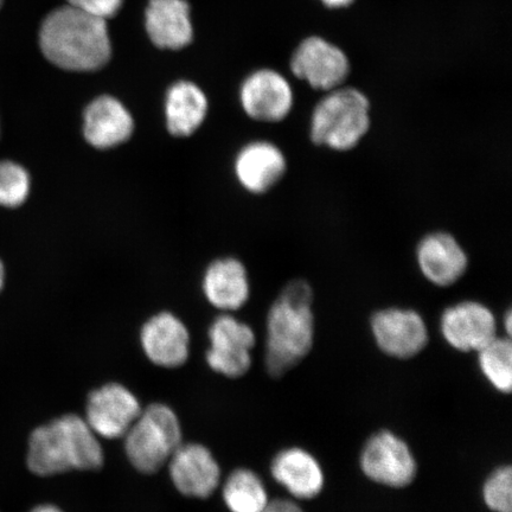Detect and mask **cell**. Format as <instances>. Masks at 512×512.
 <instances>
[{
  "instance_id": "obj_1",
  "label": "cell",
  "mask_w": 512,
  "mask_h": 512,
  "mask_svg": "<svg viewBox=\"0 0 512 512\" xmlns=\"http://www.w3.org/2000/svg\"><path fill=\"white\" fill-rule=\"evenodd\" d=\"M40 46L48 61L69 72H95L105 67L112 55L105 19L69 5L44 19Z\"/></svg>"
},
{
  "instance_id": "obj_2",
  "label": "cell",
  "mask_w": 512,
  "mask_h": 512,
  "mask_svg": "<svg viewBox=\"0 0 512 512\" xmlns=\"http://www.w3.org/2000/svg\"><path fill=\"white\" fill-rule=\"evenodd\" d=\"M313 290L307 281H290L267 315L265 363L268 374L281 377L309 355L315 341Z\"/></svg>"
},
{
  "instance_id": "obj_3",
  "label": "cell",
  "mask_w": 512,
  "mask_h": 512,
  "mask_svg": "<svg viewBox=\"0 0 512 512\" xmlns=\"http://www.w3.org/2000/svg\"><path fill=\"white\" fill-rule=\"evenodd\" d=\"M104 465V451L85 419L68 414L36 428L29 440L28 467L37 476H54Z\"/></svg>"
},
{
  "instance_id": "obj_4",
  "label": "cell",
  "mask_w": 512,
  "mask_h": 512,
  "mask_svg": "<svg viewBox=\"0 0 512 512\" xmlns=\"http://www.w3.org/2000/svg\"><path fill=\"white\" fill-rule=\"evenodd\" d=\"M371 128V105L356 88L339 87L326 93L311 114V142L335 152L355 150Z\"/></svg>"
},
{
  "instance_id": "obj_5",
  "label": "cell",
  "mask_w": 512,
  "mask_h": 512,
  "mask_svg": "<svg viewBox=\"0 0 512 512\" xmlns=\"http://www.w3.org/2000/svg\"><path fill=\"white\" fill-rule=\"evenodd\" d=\"M181 445L182 430L177 415L163 403H153L140 412L125 434L127 457L143 473L162 469Z\"/></svg>"
},
{
  "instance_id": "obj_6",
  "label": "cell",
  "mask_w": 512,
  "mask_h": 512,
  "mask_svg": "<svg viewBox=\"0 0 512 512\" xmlns=\"http://www.w3.org/2000/svg\"><path fill=\"white\" fill-rule=\"evenodd\" d=\"M361 467L370 480L394 489L406 488L416 476L411 447L389 431L374 434L364 445Z\"/></svg>"
},
{
  "instance_id": "obj_7",
  "label": "cell",
  "mask_w": 512,
  "mask_h": 512,
  "mask_svg": "<svg viewBox=\"0 0 512 512\" xmlns=\"http://www.w3.org/2000/svg\"><path fill=\"white\" fill-rule=\"evenodd\" d=\"M371 332L377 347L395 358L414 357L428 344V328L420 313L402 307H388L374 313Z\"/></svg>"
},
{
  "instance_id": "obj_8",
  "label": "cell",
  "mask_w": 512,
  "mask_h": 512,
  "mask_svg": "<svg viewBox=\"0 0 512 512\" xmlns=\"http://www.w3.org/2000/svg\"><path fill=\"white\" fill-rule=\"evenodd\" d=\"M294 76L316 91L328 93L342 87L350 73L344 51L320 37H309L300 44L291 61Z\"/></svg>"
},
{
  "instance_id": "obj_9",
  "label": "cell",
  "mask_w": 512,
  "mask_h": 512,
  "mask_svg": "<svg viewBox=\"0 0 512 512\" xmlns=\"http://www.w3.org/2000/svg\"><path fill=\"white\" fill-rule=\"evenodd\" d=\"M243 112L262 124H279L294 107L291 83L273 69H260L248 76L240 88Z\"/></svg>"
},
{
  "instance_id": "obj_10",
  "label": "cell",
  "mask_w": 512,
  "mask_h": 512,
  "mask_svg": "<svg viewBox=\"0 0 512 512\" xmlns=\"http://www.w3.org/2000/svg\"><path fill=\"white\" fill-rule=\"evenodd\" d=\"M209 338L207 361L211 369L232 379L247 373L255 344L251 326L233 316L222 315L211 324Z\"/></svg>"
},
{
  "instance_id": "obj_11",
  "label": "cell",
  "mask_w": 512,
  "mask_h": 512,
  "mask_svg": "<svg viewBox=\"0 0 512 512\" xmlns=\"http://www.w3.org/2000/svg\"><path fill=\"white\" fill-rule=\"evenodd\" d=\"M415 259L422 277L443 288L459 283L470 266L462 243L444 230L425 235L416 246Z\"/></svg>"
},
{
  "instance_id": "obj_12",
  "label": "cell",
  "mask_w": 512,
  "mask_h": 512,
  "mask_svg": "<svg viewBox=\"0 0 512 512\" xmlns=\"http://www.w3.org/2000/svg\"><path fill=\"white\" fill-rule=\"evenodd\" d=\"M495 313L476 300H464L443 312L440 331L448 345L462 352L479 351L496 338Z\"/></svg>"
},
{
  "instance_id": "obj_13",
  "label": "cell",
  "mask_w": 512,
  "mask_h": 512,
  "mask_svg": "<svg viewBox=\"0 0 512 512\" xmlns=\"http://www.w3.org/2000/svg\"><path fill=\"white\" fill-rule=\"evenodd\" d=\"M142 407L136 396L118 383L94 390L87 401V424L96 435L106 439H118L137 420Z\"/></svg>"
},
{
  "instance_id": "obj_14",
  "label": "cell",
  "mask_w": 512,
  "mask_h": 512,
  "mask_svg": "<svg viewBox=\"0 0 512 512\" xmlns=\"http://www.w3.org/2000/svg\"><path fill=\"white\" fill-rule=\"evenodd\" d=\"M287 169L284 151L268 140H254L242 146L234 160L236 179L253 195H265L277 187Z\"/></svg>"
},
{
  "instance_id": "obj_15",
  "label": "cell",
  "mask_w": 512,
  "mask_h": 512,
  "mask_svg": "<svg viewBox=\"0 0 512 512\" xmlns=\"http://www.w3.org/2000/svg\"><path fill=\"white\" fill-rule=\"evenodd\" d=\"M134 119L126 106L111 95H101L83 113L82 133L98 150H111L125 144L134 133Z\"/></svg>"
},
{
  "instance_id": "obj_16",
  "label": "cell",
  "mask_w": 512,
  "mask_h": 512,
  "mask_svg": "<svg viewBox=\"0 0 512 512\" xmlns=\"http://www.w3.org/2000/svg\"><path fill=\"white\" fill-rule=\"evenodd\" d=\"M169 465L172 482L184 496L208 498L220 484V465L208 448L200 444L179 446Z\"/></svg>"
},
{
  "instance_id": "obj_17",
  "label": "cell",
  "mask_w": 512,
  "mask_h": 512,
  "mask_svg": "<svg viewBox=\"0 0 512 512\" xmlns=\"http://www.w3.org/2000/svg\"><path fill=\"white\" fill-rule=\"evenodd\" d=\"M190 336L187 326L170 312H160L143 326L142 345L159 367L177 368L187 362Z\"/></svg>"
},
{
  "instance_id": "obj_18",
  "label": "cell",
  "mask_w": 512,
  "mask_h": 512,
  "mask_svg": "<svg viewBox=\"0 0 512 512\" xmlns=\"http://www.w3.org/2000/svg\"><path fill=\"white\" fill-rule=\"evenodd\" d=\"M202 287L208 302L224 312L241 309L251 296L247 268L235 258L211 262L204 273Z\"/></svg>"
},
{
  "instance_id": "obj_19",
  "label": "cell",
  "mask_w": 512,
  "mask_h": 512,
  "mask_svg": "<svg viewBox=\"0 0 512 512\" xmlns=\"http://www.w3.org/2000/svg\"><path fill=\"white\" fill-rule=\"evenodd\" d=\"M271 473L275 482L294 498H316L324 488L322 466L303 448L291 447L278 453L273 459Z\"/></svg>"
},
{
  "instance_id": "obj_20",
  "label": "cell",
  "mask_w": 512,
  "mask_h": 512,
  "mask_svg": "<svg viewBox=\"0 0 512 512\" xmlns=\"http://www.w3.org/2000/svg\"><path fill=\"white\" fill-rule=\"evenodd\" d=\"M146 30L160 49H183L192 41L190 8L185 0H150Z\"/></svg>"
},
{
  "instance_id": "obj_21",
  "label": "cell",
  "mask_w": 512,
  "mask_h": 512,
  "mask_svg": "<svg viewBox=\"0 0 512 512\" xmlns=\"http://www.w3.org/2000/svg\"><path fill=\"white\" fill-rule=\"evenodd\" d=\"M209 111L207 95L190 81H178L165 96V123L171 136L187 138L200 130Z\"/></svg>"
},
{
  "instance_id": "obj_22",
  "label": "cell",
  "mask_w": 512,
  "mask_h": 512,
  "mask_svg": "<svg viewBox=\"0 0 512 512\" xmlns=\"http://www.w3.org/2000/svg\"><path fill=\"white\" fill-rule=\"evenodd\" d=\"M223 499L232 512H262L270 503L261 478L251 470H235L223 486Z\"/></svg>"
},
{
  "instance_id": "obj_23",
  "label": "cell",
  "mask_w": 512,
  "mask_h": 512,
  "mask_svg": "<svg viewBox=\"0 0 512 512\" xmlns=\"http://www.w3.org/2000/svg\"><path fill=\"white\" fill-rule=\"evenodd\" d=\"M478 352V362L485 379L498 392L512 388V345L510 338L496 337Z\"/></svg>"
},
{
  "instance_id": "obj_24",
  "label": "cell",
  "mask_w": 512,
  "mask_h": 512,
  "mask_svg": "<svg viewBox=\"0 0 512 512\" xmlns=\"http://www.w3.org/2000/svg\"><path fill=\"white\" fill-rule=\"evenodd\" d=\"M31 178L27 169L12 160L0 162V207L18 208L28 200Z\"/></svg>"
},
{
  "instance_id": "obj_25",
  "label": "cell",
  "mask_w": 512,
  "mask_h": 512,
  "mask_svg": "<svg viewBox=\"0 0 512 512\" xmlns=\"http://www.w3.org/2000/svg\"><path fill=\"white\" fill-rule=\"evenodd\" d=\"M483 498L494 512H512V471L510 466L498 467L485 480Z\"/></svg>"
},
{
  "instance_id": "obj_26",
  "label": "cell",
  "mask_w": 512,
  "mask_h": 512,
  "mask_svg": "<svg viewBox=\"0 0 512 512\" xmlns=\"http://www.w3.org/2000/svg\"><path fill=\"white\" fill-rule=\"evenodd\" d=\"M68 3L72 8L106 21L118 14L123 0H68Z\"/></svg>"
},
{
  "instance_id": "obj_27",
  "label": "cell",
  "mask_w": 512,
  "mask_h": 512,
  "mask_svg": "<svg viewBox=\"0 0 512 512\" xmlns=\"http://www.w3.org/2000/svg\"><path fill=\"white\" fill-rule=\"evenodd\" d=\"M262 512H304L298 504L286 499H275L268 503L267 507Z\"/></svg>"
},
{
  "instance_id": "obj_28",
  "label": "cell",
  "mask_w": 512,
  "mask_h": 512,
  "mask_svg": "<svg viewBox=\"0 0 512 512\" xmlns=\"http://www.w3.org/2000/svg\"><path fill=\"white\" fill-rule=\"evenodd\" d=\"M354 0H322V3L330 9H341L350 5Z\"/></svg>"
},
{
  "instance_id": "obj_29",
  "label": "cell",
  "mask_w": 512,
  "mask_h": 512,
  "mask_svg": "<svg viewBox=\"0 0 512 512\" xmlns=\"http://www.w3.org/2000/svg\"><path fill=\"white\" fill-rule=\"evenodd\" d=\"M30 512H62L59 508L55 507V505L51 504H43L40 507H36L34 510Z\"/></svg>"
},
{
  "instance_id": "obj_30",
  "label": "cell",
  "mask_w": 512,
  "mask_h": 512,
  "mask_svg": "<svg viewBox=\"0 0 512 512\" xmlns=\"http://www.w3.org/2000/svg\"><path fill=\"white\" fill-rule=\"evenodd\" d=\"M511 325H512V313H511V311H508L507 316H505V319H504V328H505V331H507L508 336L511 335V331H512Z\"/></svg>"
},
{
  "instance_id": "obj_31",
  "label": "cell",
  "mask_w": 512,
  "mask_h": 512,
  "mask_svg": "<svg viewBox=\"0 0 512 512\" xmlns=\"http://www.w3.org/2000/svg\"><path fill=\"white\" fill-rule=\"evenodd\" d=\"M4 281H5V268H4L3 262L0 261V292H2V290H3Z\"/></svg>"
},
{
  "instance_id": "obj_32",
  "label": "cell",
  "mask_w": 512,
  "mask_h": 512,
  "mask_svg": "<svg viewBox=\"0 0 512 512\" xmlns=\"http://www.w3.org/2000/svg\"><path fill=\"white\" fill-rule=\"evenodd\" d=\"M4 0H0V8H2Z\"/></svg>"
}]
</instances>
